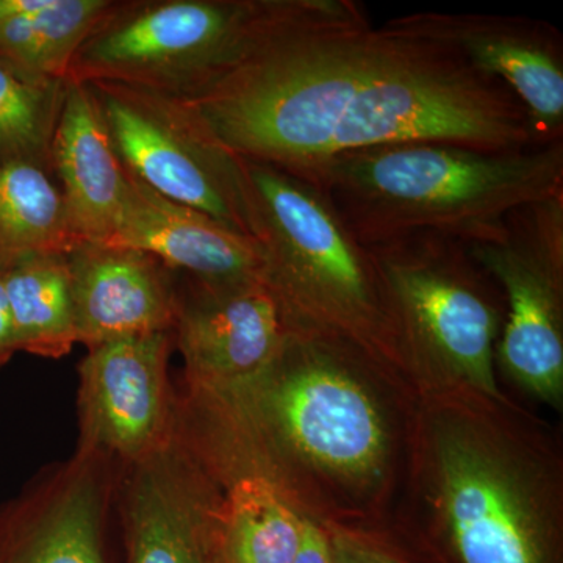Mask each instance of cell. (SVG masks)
Returning <instances> with one entry per match:
<instances>
[{
    "label": "cell",
    "instance_id": "cell-26",
    "mask_svg": "<svg viewBox=\"0 0 563 563\" xmlns=\"http://www.w3.org/2000/svg\"><path fill=\"white\" fill-rule=\"evenodd\" d=\"M222 563H229L228 559H225V554H224V561H222Z\"/></svg>",
    "mask_w": 563,
    "mask_h": 563
},
{
    "label": "cell",
    "instance_id": "cell-18",
    "mask_svg": "<svg viewBox=\"0 0 563 563\" xmlns=\"http://www.w3.org/2000/svg\"><path fill=\"white\" fill-rule=\"evenodd\" d=\"M0 269L16 350L46 358L69 354L77 333L66 252H29Z\"/></svg>",
    "mask_w": 563,
    "mask_h": 563
},
{
    "label": "cell",
    "instance_id": "cell-24",
    "mask_svg": "<svg viewBox=\"0 0 563 563\" xmlns=\"http://www.w3.org/2000/svg\"><path fill=\"white\" fill-rule=\"evenodd\" d=\"M292 563H331L329 533L324 526L306 520L301 547Z\"/></svg>",
    "mask_w": 563,
    "mask_h": 563
},
{
    "label": "cell",
    "instance_id": "cell-25",
    "mask_svg": "<svg viewBox=\"0 0 563 563\" xmlns=\"http://www.w3.org/2000/svg\"><path fill=\"white\" fill-rule=\"evenodd\" d=\"M14 352L18 350L14 342L13 321H11L9 299H7L2 269H0V368L11 361Z\"/></svg>",
    "mask_w": 563,
    "mask_h": 563
},
{
    "label": "cell",
    "instance_id": "cell-2",
    "mask_svg": "<svg viewBox=\"0 0 563 563\" xmlns=\"http://www.w3.org/2000/svg\"><path fill=\"white\" fill-rule=\"evenodd\" d=\"M195 406L196 446L222 485L263 477L320 526L395 512L420 395L401 372L355 344L292 329L262 376Z\"/></svg>",
    "mask_w": 563,
    "mask_h": 563
},
{
    "label": "cell",
    "instance_id": "cell-13",
    "mask_svg": "<svg viewBox=\"0 0 563 563\" xmlns=\"http://www.w3.org/2000/svg\"><path fill=\"white\" fill-rule=\"evenodd\" d=\"M174 332L96 344L80 363V450L139 462L174 435L168 362Z\"/></svg>",
    "mask_w": 563,
    "mask_h": 563
},
{
    "label": "cell",
    "instance_id": "cell-12",
    "mask_svg": "<svg viewBox=\"0 0 563 563\" xmlns=\"http://www.w3.org/2000/svg\"><path fill=\"white\" fill-rule=\"evenodd\" d=\"M385 31L435 41L503 84L520 101L536 147L563 143V40L547 21L504 14L418 11Z\"/></svg>",
    "mask_w": 563,
    "mask_h": 563
},
{
    "label": "cell",
    "instance_id": "cell-21",
    "mask_svg": "<svg viewBox=\"0 0 563 563\" xmlns=\"http://www.w3.org/2000/svg\"><path fill=\"white\" fill-rule=\"evenodd\" d=\"M301 517L268 481L239 476L224 484V554L229 563H292Z\"/></svg>",
    "mask_w": 563,
    "mask_h": 563
},
{
    "label": "cell",
    "instance_id": "cell-7",
    "mask_svg": "<svg viewBox=\"0 0 563 563\" xmlns=\"http://www.w3.org/2000/svg\"><path fill=\"white\" fill-rule=\"evenodd\" d=\"M328 0H131L117 2L70 63L68 80L114 81L188 99L266 36Z\"/></svg>",
    "mask_w": 563,
    "mask_h": 563
},
{
    "label": "cell",
    "instance_id": "cell-5",
    "mask_svg": "<svg viewBox=\"0 0 563 563\" xmlns=\"http://www.w3.org/2000/svg\"><path fill=\"white\" fill-rule=\"evenodd\" d=\"M239 162L265 280L292 328L355 344L402 373L395 324L368 247L309 181L263 163Z\"/></svg>",
    "mask_w": 563,
    "mask_h": 563
},
{
    "label": "cell",
    "instance_id": "cell-16",
    "mask_svg": "<svg viewBox=\"0 0 563 563\" xmlns=\"http://www.w3.org/2000/svg\"><path fill=\"white\" fill-rule=\"evenodd\" d=\"M109 244L147 252L173 272L196 280H265V257L257 240L165 198L125 168L120 213Z\"/></svg>",
    "mask_w": 563,
    "mask_h": 563
},
{
    "label": "cell",
    "instance_id": "cell-19",
    "mask_svg": "<svg viewBox=\"0 0 563 563\" xmlns=\"http://www.w3.org/2000/svg\"><path fill=\"white\" fill-rule=\"evenodd\" d=\"M114 0H40L31 11L0 22V62L22 79L66 81L84 41Z\"/></svg>",
    "mask_w": 563,
    "mask_h": 563
},
{
    "label": "cell",
    "instance_id": "cell-22",
    "mask_svg": "<svg viewBox=\"0 0 563 563\" xmlns=\"http://www.w3.org/2000/svg\"><path fill=\"white\" fill-rule=\"evenodd\" d=\"M65 90L66 81L25 80L0 62V157L25 158L51 172L52 136Z\"/></svg>",
    "mask_w": 563,
    "mask_h": 563
},
{
    "label": "cell",
    "instance_id": "cell-10",
    "mask_svg": "<svg viewBox=\"0 0 563 563\" xmlns=\"http://www.w3.org/2000/svg\"><path fill=\"white\" fill-rule=\"evenodd\" d=\"M292 329L265 280L191 279L179 298L174 336L192 402L221 398L257 379L276 361Z\"/></svg>",
    "mask_w": 563,
    "mask_h": 563
},
{
    "label": "cell",
    "instance_id": "cell-3",
    "mask_svg": "<svg viewBox=\"0 0 563 563\" xmlns=\"http://www.w3.org/2000/svg\"><path fill=\"white\" fill-rule=\"evenodd\" d=\"M396 514L446 563H563V444L512 398L420 396Z\"/></svg>",
    "mask_w": 563,
    "mask_h": 563
},
{
    "label": "cell",
    "instance_id": "cell-1",
    "mask_svg": "<svg viewBox=\"0 0 563 563\" xmlns=\"http://www.w3.org/2000/svg\"><path fill=\"white\" fill-rule=\"evenodd\" d=\"M179 101L233 157L302 180L342 155L412 141L536 147L503 84L444 44L374 29L354 0H329L277 29Z\"/></svg>",
    "mask_w": 563,
    "mask_h": 563
},
{
    "label": "cell",
    "instance_id": "cell-17",
    "mask_svg": "<svg viewBox=\"0 0 563 563\" xmlns=\"http://www.w3.org/2000/svg\"><path fill=\"white\" fill-rule=\"evenodd\" d=\"M69 231L76 243H110L124 190V166L90 87L66 80L65 99L51 143Z\"/></svg>",
    "mask_w": 563,
    "mask_h": 563
},
{
    "label": "cell",
    "instance_id": "cell-11",
    "mask_svg": "<svg viewBox=\"0 0 563 563\" xmlns=\"http://www.w3.org/2000/svg\"><path fill=\"white\" fill-rule=\"evenodd\" d=\"M224 485L195 442L173 435L133 462L125 487L124 563H222Z\"/></svg>",
    "mask_w": 563,
    "mask_h": 563
},
{
    "label": "cell",
    "instance_id": "cell-15",
    "mask_svg": "<svg viewBox=\"0 0 563 563\" xmlns=\"http://www.w3.org/2000/svg\"><path fill=\"white\" fill-rule=\"evenodd\" d=\"M77 343L90 347L124 336L174 332L179 295L173 269L147 252L77 243L66 252Z\"/></svg>",
    "mask_w": 563,
    "mask_h": 563
},
{
    "label": "cell",
    "instance_id": "cell-6",
    "mask_svg": "<svg viewBox=\"0 0 563 563\" xmlns=\"http://www.w3.org/2000/svg\"><path fill=\"white\" fill-rule=\"evenodd\" d=\"M366 247L383 280L404 376L418 395H501L495 357L506 303L468 246L412 233Z\"/></svg>",
    "mask_w": 563,
    "mask_h": 563
},
{
    "label": "cell",
    "instance_id": "cell-14",
    "mask_svg": "<svg viewBox=\"0 0 563 563\" xmlns=\"http://www.w3.org/2000/svg\"><path fill=\"white\" fill-rule=\"evenodd\" d=\"M103 455L79 450L0 503V563H107Z\"/></svg>",
    "mask_w": 563,
    "mask_h": 563
},
{
    "label": "cell",
    "instance_id": "cell-23",
    "mask_svg": "<svg viewBox=\"0 0 563 563\" xmlns=\"http://www.w3.org/2000/svg\"><path fill=\"white\" fill-rule=\"evenodd\" d=\"M324 528L331 563H446L429 540L396 512L363 523Z\"/></svg>",
    "mask_w": 563,
    "mask_h": 563
},
{
    "label": "cell",
    "instance_id": "cell-9",
    "mask_svg": "<svg viewBox=\"0 0 563 563\" xmlns=\"http://www.w3.org/2000/svg\"><path fill=\"white\" fill-rule=\"evenodd\" d=\"M85 85L129 173L165 198L252 236L239 158L218 146L179 99L114 81Z\"/></svg>",
    "mask_w": 563,
    "mask_h": 563
},
{
    "label": "cell",
    "instance_id": "cell-8",
    "mask_svg": "<svg viewBox=\"0 0 563 563\" xmlns=\"http://www.w3.org/2000/svg\"><path fill=\"white\" fill-rule=\"evenodd\" d=\"M466 246L506 303L496 372L562 412L563 195L515 210L499 239Z\"/></svg>",
    "mask_w": 563,
    "mask_h": 563
},
{
    "label": "cell",
    "instance_id": "cell-20",
    "mask_svg": "<svg viewBox=\"0 0 563 563\" xmlns=\"http://www.w3.org/2000/svg\"><path fill=\"white\" fill-rule=\"evenodd\" d=\"M40 163L0 157V266L29 252L76 246L58 185Z\"/></svg>",
    "mask_w": 563,
    "mask_h": 563
},
{
    "label": "cell",
    "instance_id": "cell-4",
    "mask_svg": "<svg viewBox=\"0 0 563 563\" xmlns=\"http://www.w3.org/2000/svg\"><path fill=\"white\" fill-rule=\"evenodd\" d=\"M303 181L363 246L412 233L487 243L515 210L563 195V143L495 152L412 141L342 155Z\"/></svg>",
    "mask_w": 563,
    "mask_h": 563
}]
</instances>
